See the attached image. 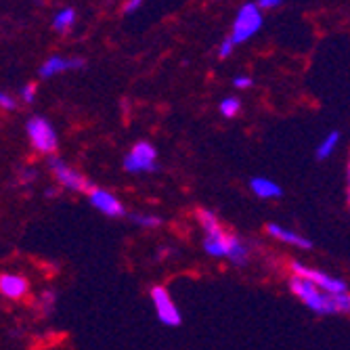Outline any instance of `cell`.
<instances>
[{"label": "cell", "instance_id": "6da1fadb", "mask_svg": "<svg viewBox=\"0 0 350 350\" xmlns=\"http://www.w3.org/2000/svg\"><path fill=\"white\" fill-rule=\"evenodd\" d=\"M262 23H265V15H262L258 3H245L237 11L233 27H231V40L235 42V46L256 36L262 27Z\"/></svg>", "mask_w": 350, "mask_h": 350}, {"label": "cell", "instance_id": "7a4b0ae2", "mask_svg": "<svg viewBox=\"0 0 350 350\" xmlns=\"http://www.w3.org/2000/svg\"><path fill=\"white\" fill-rule=\"evenodd\" d=\"M25 133H27L31 147L42 155L53 157V153L59 149L57 131L53 129V124L42 116H31L25 124Z\"/></svg>", "mask_w": 350, "mask_h": 350}, {"label": "cell", "instance_id": "3957f363", "mask_svg": "<svg viewBox=\"0 0 350 350\" xmlns=\"http://www.w3.org/2000/svg\"><path fill=\"white\" fill-rule=\"evenodd\" d=\"M290 271H292V275H296V277L308 279V281L314 283L321 292H325V294H329V296H340V294H346V292H348L346 283H344L342 279L332 277V275H327V273H323V271H317V269H312V267H306V265H302V262H298V260H292V262H290Z\"/></svg>", "mask_w": 350, "mask_h": 350}, {"label": "cell", "instance_id": "277c9868", "mask_svg": "<svg viewBox=\"0 0 350 350\" xmlns=\"http://www.w3.org/2000/svg\"><path fill=\"white\" fill-rule=\"evenodd\" d=\"M49 170L63 189L76 191V193H90V191L94 189L92 183L82 172L74 170L68 162L59 160V157H55V155L49 157Z\"/></svg>", "mask_w": 350, "mask_h": 350}, {"label": "cell", "instance_id": "5b68a950", "mask_svg": "<svg viewBox=\"0 0 350 350\" xmlns=\"http://www.w3.org/2000/svg\"><path fill=\"white\" fill-rule=\"evenodd\" d=\"M124 170L131 174H145L157 170V151L151 143L139 141L124 155Z\"/></svg>", "mask_w": 350, "mask_h": 350}, {"label": "cell", "instance_id": "8992f818", "mask_svg": "<svg viewBox=\"0 0 350 350\" xmlns=\"http://www.w3.org/2000/svg\"><path fill=\"white\" fill-rule=\"evenodd\" d=\"M149 298H151V302H153V308H155L157 319H160L164 325H168V327H178V325L183 323L180 310L176 308L174 300L170 298V292L164 288V285H153L151 292H149Z\"/></svg>", "mask_w": 350, "mask_h": 350}, {"label": "cell", "instance_id": "52a82bcc", "mask_svg": "<svg viewBox=\"0 0 350 350\" xmlns=\"http://www.w3.org/2000/svg\"><path fill=\"white\" fill-rule=\"evenodd\" d=\"M88 200H90V204L97 208L101 214H105L109 218H120V216L126 214V208L120 202V198H116L111 191H107V189L94 187L90 193H88Z\"/></svg>", "mask_w": 350, "mask_h": 350}, {"label": "cell", "instance_id": "ba28073f", "mask_svg": "<svg viewBox=\"0 0 350 350\" xmlns=\"http://www.w3.org/2000/svg\"><path fill=\"white\" fill-rule=\"evenodd\" d=\"M82 66H84V61H82V59H78V57L68 59V57L53 55V57H49V59L42 63V66H40L38 76H40L42 80H49V78H53V76H57V74H63V72L80 70Z\"/></svg>", "mask_w": 350, "mask_h": 350}, {"label": "cell", "instance_id": "9c48e42d", "mask_svg": "<svg viewBox=\"0 0 350 350\" xmlns=\"http://www.w3.org/2000/svg\"><path fill=\"white\" fill-rule=\"evenodd\" d=\"M0 294L9 300H23L29 294V283L21 275L5 273L3 277H0Z\"/></svg>", "mask_w": 350, "mask_h": 350}, {"label": "cell", "instance_id": "30bf717a", "mask_svg": "<svg viewBox=\"0 0 350 350\" xmlns=\"http://www.w3.org/2000/svg\"><path fill=\"white\" fill-rule=\"evenodd\" d=\"M231 243H233V233L227 231H218L214 235L204 237V250L212 258H229Z\"/></svg>", "mask_w": 350, "mask_h": 350}, {"label": "cell", "instance_id": "8fae6325", "mask_svg": "<svg viewBox=\"0 0 350 350\" xmlns=\"http://www.w3.org/2000/svg\"><path fill=\"white\" fill-rule=\"evenodd\" d=\"M267 233L273 239H277V241H283V243L300 247V250H310L312 247V241L308 237L300 235L298 231H292V229H285L281 225H275V222H269V225H267Z\"/></svg>", "mask_w": 350, "mask_h": 350}, {"label": "cell", "instance_id": "7c38bea8", "mask_svg": "<svg viewBox=\"0 0 350 350\" xmlns=\"http://www.w3.org/2000/svg\"><path fill=\"white\" fill-rule=\"evenodd\" d=\"M250 189L258 200H277L283 196V189L267 176H254L250 180Z\"/></svg>", "mask_w": 350, "mask_h": 350}, {"label": "cell", "instance_id": "4fadbf2b", "mask_svg": "<svg viewBox=\"0 0 350 350\" xmlns=\"http://www.w3.org/2000/svg\"><path fill=\"white\" fill-rule=\"evenodd\" d=\"M76 23V11L66 7V9H61L55 13L53 17V29L59 31V34H66V31H70Z\"/></svg>", "mask_w": 350, "mask_h": 350}, {"label": "cell", "instance_id": "5bb4252c", "mask_svg": "<svg viewBox=\"0 0 350 350\" xmlns=\"http://www.w3.org/2000/svg\"><path fill=\"white\" fill-rule=\"evenodd\" d=\"M227 260L231 265H235V267H245L247 260H250V250L237 235H233V243H231V252H229Z\"/></svg>", "mask_w": 350, "mask_h": 350}, {"label": "cell", "instance_id": "9a60e30c", "mask_svg": "<svg viewBox=\"0 0 350 350\" xmlns=\"http://www.w3.org/2000/svg\"><path fill=\"white\" fill-rule=\"evenodd\" d=\"M196 216H198L200 227L206 231V235H214V233L222 231V227H220V222H218V218H216L214 212H210V210H206V208H200V210L196 212Z\"/></svg>", "mask_w": 350, "mask_h": 350}, {"label": "cell", "instance_id": "2e32d148", "mask_svg": "<svg viewBox=\"0 0 350 350\" xmlns=\"http://www.w3.org/2000/svg\"><path fill=\"white\" fill-rule=\"evenodd\" d=\"M338 143H340V133L338 131H332L321 143H319V147H317V151H314V155H317V160H327V157H332V153L336 151V147H338Z\"/></svg>", "mask_w": 350, "mask_h": 350}, {"label": "cell", "instance_id": "e0dca14e", "mask_svg": "<svg viewBox=\"0 0 350 350\" xmlns=\"http://www.w3.org/2000/svg\"><path fill=\"white\" fill-rule=\"evenodd\" d=\"M131 218H133L135 225H139L143 229H157L162 225V218L155 216V214H139V212H135V214H131Z\"/></svg>", "mask_w": 350, "mask_h": 350}, {"label": "cell", "instance_id": "ac0fdd59", "mask_svg": "<svg viewBox=\"0 0 350 350\" xmlns=\"http://www.w3.org/2000/svg\"><path fill=\"white\" fill-rule=\"evenodd\" d=\"M218 109H220V113L225 116V118H235L241 111V101L237 97H225V99L220 101Z\"/></svg>", "mask_w": 350, "mask_h": 350}, {"label": "cell", "instance_id": "d6986e66", "mask_svg": "<svg viewBox=\"0 0 350 350\" xmlns=\"http://www.w3.org/2000/svg\"><path fill=\"white\" fill-rule=\"evenodd\" d=\"M55 300H57V298H55V292H42V296H40V300H38L42 314H51V312H53Z\"/></svg>", "mask_w": 350, "mask_h": 350}, {"label": "cell", "instance_id": "ffe728a7", "mask_svg": "<svg viewBox=\"0 0 350 350\" xmlns=\"http://www.w3.org/2000/svg\"><path fill=\"white\" fill-rule=\"evenodd\" d=\"M36 84L34 82H29V84H25V86H21V90H19V97H21V101L23 103H34V99H36Z\"/></svg>", "mask_w": 350, "mask_h": 350}, {"label": "cell", "instance_id": "44dd1931", "mask_svg": "<svg viewBox=\"0 0 350 350\" xmlns=\"http://www.w3.org/2000/svg\"><path fill=\"white\" fill-rule=\"evenodd\" d=\"M233 49H235V42L231 40V36H227L225 40L220 42V46H218V51H216L218 59H227V57H231Z\"/></svg>", "mask_w": 350, "mask_h": 350}, {"label": "cell", "instance_id": "7402d4cb", "mask_svg": "<svg viewBox=\"0 0 350 350\" xmlns=\"http://www.w3.org/2000/svg\"><path fill=\"white\" fill-rule=\"evenodd\" d=\"M336 306H338V312H342V314H350V292L336 296Z\"/></svg>", "mask_w": 350, "mask_h": 350}, {"label": "cell", "instance_id": "603a6c76", "mask_svg": "<svg viewBox=\"0 0 350 350\" xmlns=\"http://www.w3.org/2000/svg\"><path fill=\"white\" fill-rule=\"evenodd\" d=\"M36 176H38V170H36V168H31V166H25V168H21V172H19L21 183H34Z\"/></svg>", "mask_w": 350, "mask_h": 350}, {"label": "cell", "instance_id": "cb8c5ba5", "mask_svg": "<svg viewBox=\"0 0 350 350\" xmlns=\"http://www.w3.org/2000/svg\"><path fill=\"white\" fill-rule=\"evenodd\" d=\"M0 107L7 109V111H13V109L17 107V101L11 97L9 92H3V94H0Z\"/></svg>", "mask_w": 350, "mask_h": 350}, {"label": "cell", "instance_id": "d4e9b609", "mask_svg": "<svg viewBox=\"0 0 350 350\" xmlns=\"http://www.w3.org/2000/svg\"><path fill=\"white\" fill-rule=\"evenodd\" d=\"M254 84V80L250 78V76H235V80H233V86L237 88V90H245V88H250Z\"/></svg>", "mask_w": 350, "mask_h": 350}, {"label": "cell", "instance_id": "484cf974", "mask_svg": "<svg viewBox=\"0 0 350 350\" xmlns=\"http://www.w3.org/2000/svg\"><path fill=\"white\" fill-rule=\"evenodd\" d=\"M141 0H129V3H124V7H122V13L124 15H133L135 11H139L141 9Z\"/></svg>", "mask_w": 350, "mask_h": 350}, {"label": "cell", "instance_id": "4316f807", "mask_svg": "<svg viewBox=\"0 0 350 350\" xmlns=\"http://www.w3.org/2000/svg\"><path fill=\"white\" fill-rule=\"evenodd\" d=\"M258 7H260V11H271V9L281 7V0H260Z\"/></svg>", "mask_w": 350, "mask_h": 350}, {"label": "cell", "instance_id": "83f0119b", "mask_svg": "<svg viewBox=\"0 0 350 350\" xmlns=\"http://www.w3.org/2000/svg\"><path fill=\"white\" fill-rule=\"evenodd\" d=\"M44 196H46V198H55V196H57V189H55V187L44 189Z\"/></svg>", "mask_w": 350, "mask_h": 350}, {"label": "cell", "instance_id": "f1b7e54d", "mask_svg": "<svg viewBox=\"0 0 350 350\" xmlns=\"http://www.w3.org/2000/svg\"><path fill=\"white\" fill-rule=\"evenodd\" d=\"M168 254H170V250L162 245V250H160V254H157V256H160V258H164V256H168Z\"/></svg>", "mask_w": 350, "mask_h": 350}, {"label": "cell", "instance_id": "f546056e", "mask_svg": "<svg viewBox=\"0 0 350 350\" xmlns=\"http://www.w3.org/2000/svg\"><path fill=\"white\" fill-rule=\"evenodd\" d=\"M348 202H350V164H348Z\"/></svg>", "mask_w": 350, "mask_h": 350}]
</instances>
